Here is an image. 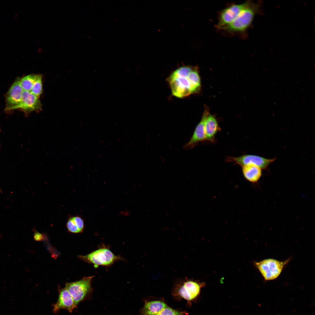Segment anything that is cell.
I'll return each instance as SVG.
<instances>
[{
  "label": "cell",
  "mask_w": 315,
  "mask_h": 315,
  "mask_svg": "<svg viewBox=\"0 0 315 315\" xmlns=\"http://www.w3.org/2000/svg\"><path fill=\"white\" fill-rule=\"evenodd\" d=\"M262 5L261 1L256 3L248 1L246 6L235 20L221 29L232 33L245 31L251 25L256 15L262 14Z\"/></svg>",
  "instance_id": "obj_1"
},
{
  "label": "cell",
  "mask_w": 315,
  "mask_h": 315,
  "mask_svg": "<svg viewBox=\"0 0 315 315\" xmlns=\"http://www.w3.org/2000/svg\"><path fill=\"white\" fill-rule=\"evenodd\" d=\"M204 283L186 278L185 280L174 285L172 290V295L190 301L199 294Z\"/></svg>",
  "instance_id": "obj_2"
},
{
  "label": "cell",
  "mask_w": 315,
  "mask_h": 315,
  "mask_svg": "<svg viewBox=\"0 0 315 315\" xmlns=\"http://www.w3.org/2000/svg\"><path fill=\"white\" fill-rule=\"evenodd\" d=\"M94 277H85L79 281L66 283L65 288L71 295L77 306L92 292L91 281Z\"/></svg>",
  "instance_id": "obj_3"
},
{
  "label": "cell",
  "mask_w": 315,
  "mask_h": 315,
  "mask_svg": "<svg viewBox=\"0 0 315 315\" xmlns=\"http://www.w3.org/2000/svg\"><path fill=\"white\" fill-rule=\"evenodd\" d=\"M78 257L83 261L94 265L95 267L99 265L109 266L115 261L122 259L120 256L115 255L107 248H102L85 256L79 255Z\"/></svg>",
  "instance_id": "obj_4"
},
{
  "label": "cell",
  "mask_w": 315,
  "mask_h": 315,
  "mask_svg": "<svg viewBox=\"0 0 315 315\" xmlns=\"http://www.w3.org/2000/svg\"><path fill=\"white\" fill-rule=\"evenodd\" d=\"M289 259L281 261L274 259H265L254 263L264 279L271 280L276 279L280 275Z\"/></svg>",
  "instance_id": "obj_5"
},
{
  "label": "cell",
  "mask_w": 315,
  "mask_h": 315,
  "mask_svg": "<svg viewBox=\"0 0 315 315\" xmlns=\"http://www.w3.org/2000/svg\"><path fill=\"white\" fill-rule=\"evenodd\" d=\"M276 159V158L268 159L257 155L245 154L237 157H228L226 161L234 162L241 167L248 164L254 165L264 169Z\"/></svg>",
  "instance_id": "obj_6"
},
{
  "label": "cell",
  "mask_w": 315,
  "mask_h": 315,
  "mask_svg": "<svg viewBox=\"0 0 315 315\" xmlns=\"http://www.w3.org/2000/svg\"><path fill=\"white\" fill-rule=\"evenodd\" d=\"M188 75L182 77L170 75L169 77L168 82L174 96L182 98L193 93L188 77Z\"/></svg>",
  "instance_id": "obj_7"
},
{
  "label": "cell",
  "mask_w": 315,
  "mask_h": 315,
  "mask_svg": "<svg viewBox=\"0 0 315 315\" xmlns=\"http://www.w3.org/2000/svg\"><path fill=\"white\" fill-rule=\"evenodd\" d=\"M248 2V1L241 4L231 5L222 10L219 15L217 28L221 29L232 22L246 6Z\"/></svg>",
  "instance_id": "obj_8"
},
{
  "label": "cell",
  "mask_w": 315,
  "mask_h": 315,
  "mask_svg": "<svg viewBox=\"0 0 315 315\" xmlns=\"http://www.w3.org/2000/svg\"><path fill=\"white\" fill-rule=\"evenodd\" d=\"M57 290L58 298L57 302L52 305L53 312L56 313L60 310L64 309L71 313L77 306L71 295L65 287L62 288L59 285Z\"/></svg>",
  "instance_id": "obj_9"
},
{
  "label": "cell",
  "mask_w": 315,
  "mask_h": 315,
  "mask_svg": "<svg viewBox=\"0 0 315 315\" xmlns=\"http://www.w3.org/2000/svg\"><path fill=\"white\" fill-rule=\"evenodd\" d=\"M42 104L39 97L30 92L23 91L22 99L18 104L7 108V110L21 109L26 112L39 110L41 109Z\"/></svg>",
  "instance_id": "obj_10"
},
{
  "label": "cell",
  "mask_w": 315,
  "mask_h": 315,
  "mask_svg": "<svg viewBox=\"0 0 315 315\" xmlns=\"http://www.w3.org/2000/svg\"><path fill=\"white\" fill-rule=\"evenodd\" d=\"M209 113L208 108L206 107L200 121L196 127L190 140L183 147L185 149H191L199 143L205 141V122Z\"/></svg>",
  "instance_id": "obj_11"
},
{
  "label": "cell",
  "mask_w": 315,
  "mask_h": 315,
  "mask_svg": "<svg viewBox=\"0 0 315 315\" xmlns=\"http://www.w3.org/2000/svg\"><path fill=\"white\" fill-rule=\"evenodd\" d=\"M23 91L20 85V79L17 80L12 84L7 93V108L16 106L20 103Z\"/></svg>",
  "instance_id": "obj_12"
},
{
  "label": "cell",
  "mask_w": 315,
  "mask_h": 315,
  "mask_svg": "<svg viewBox=\"0 0 315 315\" xmlns=\"http://www.w3.org/2000/svg\"><path fill=\"white\" fill-rule=\"evenodd\" d=\"M205 141L213 142L215 136L220 130L217 120L213 115L209 114L205 122Z\"/></svg>",
  "instance_id": "obj_13"
},
{
  "label": "cell",
  "mask_w": 315,
  "mask_h": 315,
  "mask_svg": "<svg viewBox=\"0 0 315 315\" xmlns=\"http://www.w3.org/2000/svg\"><path fill=\"white\" fill-rule=\"evenodd\" d=\"M244 176L249 181L255 184L259 181L262 175V169L253 164L242 166Z\"/></svg>",
  "instance_id": "obj_14"
},
{
  "label": "cell",
  "mask_w": 315,
  "mask_h": 315,
  "mask_svg": "<svg viewBox=\"0 0 315 315\" xmlns=\"http://www.w3.org/2000/svg\"><path fill=\"white\" fill-rule=\"evenodd\" d=\"M167 306L161 301H146L140 312L142 315H154Z\"/></svg>",
  "instance_id": "obj_15"
},
{
  "label": "cell",
  "mask_w": 315,
  "mask_h": 315,
  "mask_svg": "<svg viewBox=\"0 0 315 315\" xmlns=\"http://www.w3.org/2000/svg\"><path fill=\"white\" fill-rule=\"evenodd\" d=\"M68 231L70 232L78 233L82 232L84 228V221L79 216L70 217L66 225Z\"/></svg>",
  "instance_id": "obj_16"
},
{
  "label": "cell",
  "mask_w": 315,
  "mask_h": 315,
  "mask_svg": "<svg viewBox=\"0 0 315 315\" xmlns=\"http://www.w3.org/2000/svg\"><path fill=\"white\" fill-rule=\"evenodd\" d=\"M193 93L198 92L200 90L201 81L197 68L193 67L188 76Z\"/></svg>",
  "instance_id": "obj_17"
},
{
  "label": "cell",
  "mask_w": 315,
  "mask_h": 315,
  "mask_svg": "<svg viewBox=\"0 0 315 315\" xmlns=\"http://www.w3.org/2000/svg\"><path fill=\"white\" fill-rule=\"evenodd\" d=\"M38 75L30 74L20 79L21 87L24 91L30 92Z\"/></svg>",
  "instance_id": "obj_18"
},
{
  "label": "cell",
  "mask_w": 315,
  "mask_h": 315,
  "mask_svg": "<svg viewBox=\"0 0 315 315\" xmlns=\"http://www.w3.org/2000/svg\"><path fill=\"white\" fill-rule=\"evenodd\" d=\"M42 91V76L38 75L30 92L33 94L39 97L41 94Z\"/></svg>",
  "instance_id": "obj_19"
},
{
  "label": "cell",
  "mask_w": 315,
  "mask_h": 315,
  "mask_svg": "<svg viewBox=\"0 0 315 315\" xmlns=\"http://www.w3.org/2000/svg\"><path fill=\"white\" fill-rule=\"evenodd\" d=\"M186 314L185 311L177 310L167 306L154 315H183Z\"/></svg>",
  "instance_id": "obj_20"
},
{
  "label": "cell",
  "mask_w": 315,
  "mask_h": 315,
  "mask_svg": "<svg viewBox=\"0 0 315 315\" xmlns=\"http://www.w3.org/2000/svg\"><path fill=\"white\" fill-rule=\"evenodd\" d=\"M34 237L35 240L39 241L42 240L43 239L44 236L42 234L36 231H35Z\"/></svg>",
  "instance_id": "obj_21"
}]
</instances>
